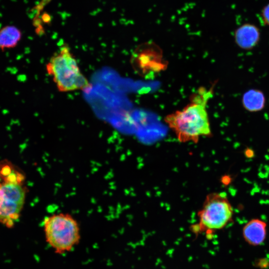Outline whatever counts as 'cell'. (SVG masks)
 Segmentation results:
<instances>
[{"label":"cell","mask_w":269,"mask_h":269,"mask_svg":"<svg viewBox=\"0 0 269 269\" xmlns=\"http://www.w3.org/2000/svg\"><path fill=\"white\" fill-rule=\"evenodd\" d=\"M216 83L207 89L200 87L190 98L182 109L167 115L165 123L181 142L197 143L201 137L212 136L207 111L208 100L213 95Z\"/></svg>","instance_id":"6da1fadb"},{"label":"cell","mask_w":269,"mask_h":269,"mask_svg":"<svg viewBox=\"0 0 269 269\" xmlns=\"http://www.w3.org/2000/svg\"><path fill=\"white\" fill-rule=\"evenodd\" d=\"M46 69L60 92L87 91L92 87L66 44L60 47L51 57Z\"/></svg>","instance_id":"7a4b0ae2"},{"label":"cell","mask_w":269,"mask_h":269,"mask_svg":"<svg viewBox=\"0 0 269 269\" xmlns=\"http://www.w3.org/2000/svg\"><path fill=\"white\" fill-rule=\"evenodd\" d=\"M233 209L225 192H212L206 195L197 213L193 233L210 236L223 229L233 220Z\"/></svg>","instance_id":"3957f363"},{"label":"cell","mask_w":269,"mask_h":269,"mask_svg":"<svg viewBox=\"0 0 269 269\" xmlns=\"http://www.w3.org/2000/svg\"><path fill=\"white\" fill-rule=\"evenodd\" d=\"M43 226L46 242L58 254L69 252L79 243V224L69 214L59 213L47 216Z\"/></svg>","instance_id":"277c9868"},{"label":"cell","mask_w":269,"mask_h":269,"mask_svg":"<svg viewBox=\"0 0 269 269\" xmlns=\"http://www.w3.org/2000/svg\"><path fill=\"white\" fill-rule=\"evenodd\" d=\"M26 192L21 183L0 182V223L11 227L19 218L25 202Z\"/></svg>","instance_id":"5b68a950"},{"label":"cell","mask_w":269,"mask_h":269,"mask_svg":"<svg viewBox=\"0 0 269 269\" xmlns=\"http://www.w3.org/2000/svg\"><path fill=\"white\" fill-rule=\"evenodd\" d=\"M233 37L238 47L244 50H251L260 42L261 30L256 24L245 22L235 29Z\"/></svg>","instance_id":"8992f818"},{"label":"cell","mask_w":269,"mask_h":269,"mask_svg":"<svg viewBox=\"0 0 269 269\" xmlns=\"http://www.w3.org/2000/svg\"><path fill=\"white\" fill-rule=\"evenodd\" d=\"M267 228L266 222L259 219H251L243 228V238L251 246H260L266 240Z\"/></svg>","instance_id":"52a82bcc"},{"label":"cell","mask_w":269,"mask_h":269,"mask_svg":"<svg viewBox=\"0 0 269 269\" xmlns=\"http://www.w3.org/2000/svg\"><path fill=\"white\" fill-rule=\"evenodd\" d=\"M242 104L244 108L248 112L262 111L266 105L265 94L261 90L251 89L243 95Z\"/></svg>","instance_id":"ba28073f"},{"label":"cell","mask_w":269,"mask_h":269,"mask_svg":"<svg viewBox=\"0 0 269 269\" xmlns=\"http://www.w3.org/2000/svg\"><path fill=\"white\" fill-rule=\"evenodd\" d=\"M22 32L13 25H7L0 29V49L4 50L15 48L21 40Z\"/></svg>","instance_id":"9c48e42d"},{"label":"cell","mask_w":269,"mask_h":269,"mask_svg":"<svg viewBox=\"0 0 269 269\" xmlns=\"http://www.w3.org/2000/svg\"><path fill=\"white\" fill-rule=\"evenodd\" d=\"M259 17L262 24L269 27V2L263 6L260 11Z\"/></svg>","instance_id":"30bf717a"},{"label":"cell","mask_w":269,"mask_h":269,"mask_svg":"<svg viewBox=\"0 0 269 269\" xmlns=\"http://www.w3.org/2000/svg\"><path fill=\"white\" fill-rule=\"evenodd\" d=\"M257 267L261 269L266 268L269 266V261L266 259H262L258 260Z\"/></svg>","instance_id":"8fae6325"},{"label":"cell","mask_w":269,"mask_h":269,"mask_svg":"<svg viewBox=\"0 0 269 269\" xmlns=\"http://www.w3.org/2000/svg\"><path fill=\"white\" fill-rule=\"evenodd\" d=\"M244 153L245 156L248 158H252L254 156V151L251 148H246L245 150Z\"/></svg>","instance_id":"7c38bea8"}]
</instances>
